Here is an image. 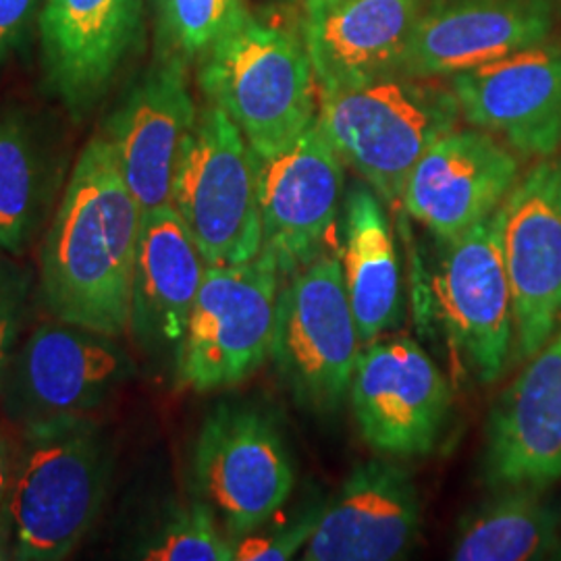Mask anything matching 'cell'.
<instances>
[{
    "mask_svg": "<svg viewBox=\"0 0 561 561\" xmlns=\"http://www.w3.org/2000/svg\"><path fill=\"white\" fill-rule=\"evenodd\" d=\"M141 206L99 134L81 150L41 248L42 300L55 319L129 333Z\"/></svg>",
    "mask_w": 561,
    "mask_h": 561,
    "instance_id": "1",
    "label": "cell"
},
{
    "mask_svg": "<svg viewBox=\"0 0 561 561\" xmlns=\"http://www.w3.org/2000/svg\"><path fill=\"white\" fill-rule=\"evenodd\" d=\"M113 470V439L90 414L23 426L0 507V560L69 558L101 518Z\"/></svg>",
    "mask_w": 561,
    "mask_h": 561,
    "instance_id": "2",
    "label": "cell"
},
{
    "mask_svg": "<svg viewBox=\"0 0 561 561\" xmlns=\"http://www.w3.org/2000/svg\"><path fill=\"white\" fill-rule=\"evenodd\" d=\"M201 88L238 125L259 159H268L319 117L321 92L306 42L245 7L201 57Z\"/></svg>",
    "mask_w": 561,
    "mask_h": 561,
    "instance_id": "3",
    "label": "cell"
},
{
    "mask_svg": "<svg viewBox=\"0 0 561 561\" xmlns=\"http://www.w3.org/2000/svg\"><path fill=\"white\" fill-rule=\"evenodd\" d=\"M460 119L451 85L405 76L321 94L317 117L345 167L391 204L422 154Z\"/></svg>",
    "mask_w": 561,
    "mask_h": 561,
    "instance_id": "4",
    "label": "cell"
},
{
    "mask_svg": "<svg viewBox=\"0 0 561 561\" xmlns=\"http://www.w3.org/2000/svg\"><path fill=\"white\" fill-rule=\"evenodd\" d=\"M169 204L208 266L240 264L261 254L259 157L215 104L198 111L181 144Z\"/></svg>",
    "mask_w": 561,
    "mask_h": 561,
    "instance_id": "5",
    "label": "cell"
},
{
    "mask_svg": "<svg viewBox=\"0 0 561 561\" xmlns=\"http://www.w3.org/2000/svg\"><path fill=\"white\" fill-rule=\"evenodd\" d=\"M280 283L266 248L252 261L206 264L175 364L181 389L213 393L261 370L271 358Z\"/></svg>",
    "mask_w": 561,
    "mask_h": 561,
    "instance_id": "6",
    "label": "cell"
},
{
    "mask_svg": "<svg viewBox=\"0 0 561 561\" xmlns=\"http://www.w3.org/2000/svg\"><path fill=\"white\" fill-rule=\"evenodd\" d=\"M360 347L340 256L324 254L280 283L271 360L300 408L337 412L350 398Z\"/></svg>",
    "mask_w": 561,
    "mask_h": 561,
    "instance_id": "7",
    "label": "cell"
},
{
    "mask_svg": "<svg viewBox=\"0 0 561 561\" xmlns=\"http://www.w3.org/2000/svg\"><path fill=\"white\" fill-rule=\"evenodd\" d=\"M196 491L236 541L273 520L296 489V466L277 419L252 403H221L192 456Z\"/></svg>",
    "mask_w": 561,
    "mask_h": 561,
    "instance_id": "8",
    "label": "cell"
},
{
    "mask_svg": "<svg viewBox=\"0 0 561 561\" xmlns=\"http://www.w3.org/2000/svg\"><path fill=\"white\" fill-rule=\"evenodd\" d=\"M134 370L117 337L60 319L41 322L9 364L2 410L21 428L88 416L113 400Z\"/></svg>",
    "mask_w": 561,
    "mask_h": 561,
    "instance_id": "9",
    "label": "cell"
},
{
    "mask_svg": "<svg viewBox=\"0 0 561 561\" xmlns=\"http://www.w3.org/2000/svg\"><path fill=\"white\" fill-rule=\"evenodd\" d=\"M350 403L375 451L393 460L424 458L442 442L451 387L416 341L379 337L360 347Z\"/></svg>",
    "mask_w": 561,
    "mask_h": 561,
    "instance_id": "10",
    "label": "cell"
},
{
    "mask_svg": "<svg viewBox=\"0 0 561 561\" xmlns=\"http://www.w3.org/2000/svg\"><path fill=\"white\" fill-rule=\"evenodd\" d=\"M514 300V360H528L561 329V157L539 159L497 208Z\"/></svg>",
    "mask_w": 561,
    "mask_h": 561,
    "instance_id": "11",
    "label": "cell"
},
{
    "mask_svg": "<svg viewBox=\"0 0 561 561\" xmlns=\"http://www.w3.org/2000/svg\"><path fill=\"white\" fill-rule=\"evenodd\" d=\"M437 298L447 340L468 373L481 385L500 381L514 360L516 324L497 210L445 243Z\"/></svg>",
    "mask_w": 561,
    "mask_h": 561,
    "instance_id": "12",
    "label": "cell"
},
{
    "mask_svg": "<svg viewBox=\"0 0 561 561\" xmlns=\"http://www.w3.org/2000/svg\"><path fill=\"white\" fill-rule=\"evenodd\" d=\"M343 185L345 162L319 121L289 148L259 159L264 248L279 262L283 280L329 254Z\"/></svg>",
    "mask_w": 561,
    "mask_h": 561,
    "instance_id": "13",
    "label": "cell"
},
{
    "mask_svg": "<svg viewBox=\"0 0 561 561\" xmlns=\"http://www.w3.org/2000/svg\"><path fill=\"white\" fill-rule=\"evenodd\" d=\"M461 119L526 159L561 150V44L545 41L451 78Z\"/></svg>",
    "mask_w": 561,
    "mask_h": 561,
    "instance_id": "14",
    "label": "cell"
},
{
    "mask_svg": "<svg viewBox=\"0 0 561 561\" xmlns=\"http://www.w3.org/2000/svg\"><path fill=\"white\" fill-rule=\"evenodd\" d=\"M518 178V157L500 138L477 127H456L414 164L401 204L445 245L489 219Z\"/></svg>",
    "mask_w": 561,
    "mask_h": 561,
    "instance_id": "15",
    "label": "cell"
},
{
    "mask_svg": "<svg viewBox=\"0 0 561 561\" xmlns=\"http://www.w3.org/2000/svg\"><path fill=\"white\" fill-rule=\"evenodd\" d=\"M553 0H426L400 76L454 78L549 38Z\"/></svg>",
    "mask_w": 561,
    "mask_h": 561,
    "instance_id": "16",
    "label": "cell"
},
{
    "mask_svg": "<svg viewBox=\"0 0 561 561\" xmlns=\"http://www.w3.org/2000/svg\"><path fill=\"white\" fill-rule=\"evenodd\" d=\"M42 71L76 121L106 96L141 36L140 0H44Z\"/></svg>",
    "mask_w": 561,
    "mask_h": 561,
    "instance_id": "17",
    "label": "cell"
},
{
    "mask_svg": "<svg viewBox=\"0 0 561 561\" xmlns=\"http://www.w3.org/2000/svg\"><path fill=\"white\" fill-rule=\"evenodd\" d=\"M198 117L187 85V62L159 55L123 94L102 125L121 175L140 202L141 213L171 201L181 144Z\"/></svg>",
    "mask_w": 561,
    "mask_h": 561,
    "instance_id": "18",
    "label": "cell"
},
{
    "mask_svg": "<svg viewBox=\"0 0 561 561\" xmlns=\"http://www.w3.org/2000/svg\"><path fill=\"white\" fill-rule=\"evenodd\" d=\"M482 481L491 489L561 481V329L524 360L489 412Z\"/></svg>",
    "mask_w": 561,
    "mask_h": 561,
    "instance_id": "19",
    "label": "cell"
},
{
    "mask_svg": "<svg viewBox=\"0 0 561 561\" xmlns=\"http://www.w3.org/2000/svg\"><path fill=\"white\" fill-rule=\"evenodd\" d=\"M422 503L412 474L393 458L356 463L324 503L306 561H393L421 539Z\"/></svg>",
    "mask_w": 561,
    "mask_h": 561,
    "instance_id": "20",
    "label": "cell"
},
{
    "mask_svg": "<svg viewBox=\"0 0 561 561\" xmlns=\"http://www.w3.org/2000/svg\"><path fill=\"white\" fill-rule=\"evenodd\" d=\"M422 0H304L301 38L321 94L400 76Z\"/></svg>",
    "mask_w": 561,
    "mask_h": 561,
    "instance_id": "21",
    "label": "cell"
},
{
    "mask_svg": "<svg viewBox=\"0 0 561 561\" xmlns=\"http://www.w3.org/2000/svg\"><path fill=\"white\" fill-rule=\"evenodd\" d=\"M206 262L171 204L141 215L129 333L154 360L180 358Z\"/></svg>",
    "mask_w": 561,
    "mask_h": 561,
    "instance_id": "22",
    "label": "cell"
},
{
    "mask_svg": "<svg viewBox=\"0 0 561 561\" xmlns=\"http://www.w3.org/2000/svg\"><path fill=\"white\" fill-rule=\"evenodd\" d=\"M341 271L362 345L393 331L401 319V268L381 196L366 183L343 201Z\"/></svg>",
    "mask_w": 561,
    "mask_h": 561,
    "instance_id": "23",
    "label": "cell"
},
{
    "mask_svg": "<svg viewBox=\"0 0 561 561\" xmlns=\"http://www.w3.org/2000/svg\"><path fill=\"white\" fill-rule=\"evenodd\" d=\"M59 187L53 148L21 108L0 113V250L23 256L50 217Z\"/></svg>",
    "mask_w": 561,
    "mask_h": 561,
    "instance_id": "24",
    "label": "cell"
},
{
    "mask_svg": "<svg viewBox=\"0 0 561 561\" xmlns=\"http://www.w3.org/2000/svg\"><path fill=\"white\" fill-rule=\"evenodd\" d=\"M468 510L456 528L458 561H528L553 558L561 537V507L547 491L510 486Z\"/></svg>",
    "mask_w": 561,
    "mask_h": 561,
    "instance_id": "25",
    "label": "cell"
},
{
    "mask_svg": "<svg viewBox=\"0 0 561 561\" xmlns=\"http://www.w3.org/2000/svg\"><path fill=\"white\" fill-rule=\"evenodd\" d=\"M148 561H233V541L208 503L192 502L167 510L134 549Z\"/></svg>",
    "mask_w": 561,
    "mask_h": 561,
    "instance_id": "26",
    "label": "cell"
},
{
    "mask_svg": "<svg viewBox=\"0 0 561 561\" xmlns=\"http://www.w3.org/2000/svg\"><path fill=\"white\" fill-rule=\"evenodd\" d=\"M161 55L201 59L243 9L241 0H154Z\"/></svg>",
    "mask_w": 561,
    "mask_h": 561,
    "instance_id": "27",
    "label": "cell"
},
{
    "mask_svg": "<svg viewBox=\"0 0 561 561\" xmlns=\"http://www.w3.org/2000/svg\"><path fill=\"white\" fill-rule=\"evenodd\" d=\"M324 500L304 505L289 522L277 524L271 530L259 528L233 541L236 561H287L304 551L321 520Z\"/></svg>",
    "mask_w": 561,
    "mask_h": 561,
    "instance_id": "28",
    "label": "cell"
},
{
    "mask_svg": "<svg viewBox=\"0 0 561 561\" xmlns=\"http://www.w3.org/2000/svg\"><path fill=\"white\" fill-rule=\"evenodd\" d=\"M32 283V271L18 256L0 250V391L13 354L20 347L30 312Z\"/></svg>",
    "mask_w": 561,
    "mask_h": 561,
    "instance_id": "29",
    "label": "cell"
},
{
    "mask_svg": "<svg viewBox=\"0 0 561 561\" xmlns=\"http://www.w3.org/2000/svg\"><path fill=\"white\" fill-rule=\"evenodd\" d=\"M38 4L41 0H0V62L27 36Z\"/></svg>",
    "mask_w": 561,
    "mask_h": 561,
    "instance_id": "30",
    "label": "cell"
},
{
    "mask_svg": "<svg viewBox=\"0 0 561 561\" xmlns=\"http://www.w3.org/2000/svg\"><path fill=\"white\" fill-rule=\"evenodd\" d=\"M13 460H15V447L4 437L0 428V507L7 497L9 482H11V472H13Z\"/></svg>",
    "mask_w": 561,
    "mask_h": 561,
    "instance_id": "31",
    "label": "cell"
},
{
    "mask_svg": "<svg viewBox=\"0 0 561 561\" xmlns=\"http://www.w3.org/2000/svg\"><path fill=\"white\" fill-rule=\"evenodd\" d=\"M553 558H556V560H561V537H560V545H558V549H556V553H553Z\"/></svg>",
    "mask_w": 561,
    "mask_h": 561,
    "instance_id": "32",
    "label": "cell"
}]
</instances>
